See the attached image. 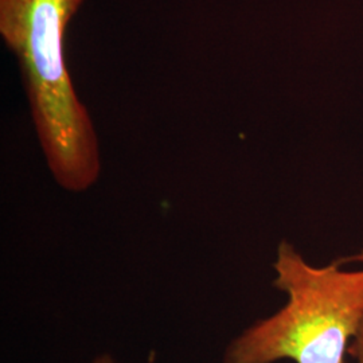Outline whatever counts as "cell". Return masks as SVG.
Returning <instances> with one entry per match:
<instances>
[{
	"mask_svg": "<svg viewBox=\"0 0 363 363\" xmlns=\"http://www.w3.org/2000/svg\"><path fill=\"white\" fill-rule=\"evenodd\" d=\"M84 0H0V35L16 57L54 181L84 193L101 172L99 140L66 66V27Z\"/></svg>",
	"mask_w": 363,
	"mask_h": 363,
	"instance_id": "cell-1",
	"label": "cell"
},
{
	"mask_svg": "<svg viewBox=\"0 0 363 363\" xmlns=\"http://www.w3.org/2000/svg\"><path fill=\"white\" fill-rule=\"evenodd\" d=\"M349 259L313 267L283 241L272 284L286 303L234 337L222 363H345L363 325V269Z\"/></svg>",
	"mask_w": 363,
	"mask_h": 363,
	"instance_id": "cell-2",
	"label": "cell"
},
{
	"mask_svg": "<svg viewBox=\"0 0 363 363\" xmlns=\"http://www.w3.org/2000/svg\"><path fill=\"white\" fill-rule=\"evenodd\" d=\"M349 354L354 358L355 363H363V325L351 343Z\"/></svg>",
	"mask_w": 363,
	"mask_h": 363,
	"instance_id": "cell-3",
	"label": "cell"
},
{
	"mask_svg": "<svg viewBox=\"0 0 363 363\" xmlns=\"http://www.w3.org/2000/svg\"><path fill=\"white\" fill-rule=\"evenodd\" d=\"M91 363H120L115 355H112L111 352H103L99 354L97 357L93 358Z\"/></svg>",
	"mask_w": 363,
	"mask_h": 363,
	"instance_id": "cell-4",
	"label": "cell"
}]
</instances>
